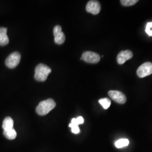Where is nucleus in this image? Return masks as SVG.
Masks as SVG:
<instances>
[{"instance_id":"1","label":"nucleus","mask_w":152,"mask_h":152,"mask_svg":"<svg viewBox=\"0 0 152 152\" xmlns=\"http://www.w3.org/2000/svg\"><path fill=\"white\" fill-rule=\"evenodd\" d=\"M56 103L52 99H48L41 102L36 108V112L39 115H45L54 108Z\"/></svg>"},{"instance_id":"2","label":"nucleus","mask_w":152,"mask_h":152,"mask_svg":"<svg viewBox=\"0 0 152 152\" xmlns=\"http://www.w3.org/2000/svg\"><path fill=\"white\" fill-rule=\"evenodd\" d=\"M51 72V69L48 66L39 64L36 67L34 78L38 81H45Z\"/></svg>"},{"instance_id":"3","label":"nucleus","mask_w":152,"mask_h":152,"mask_svg":"<svg viewBox=\"0 0 152 152\" xmlns=\"http://www.w3.org/2000/svg\"><path fill=\"white\" fill-rule=\"evenodd\" d=\"M21 55L19 52H14L9 55L5 60L6 65L9 68H14L19 64Z\"/></svg>"},{"instance_id":"4","label":"nucleus","mask_w":152,"mask_h":152,"mask_svg":"<svg viewBox=\"0 0 152 152\" xmlns=\"http://www.w3.org/2000/svg\"><path fill=\"white\" fill-rule=\"evenodd\" d=\"M152 74V63L145 62L141 64L137 70V75L140 78H144Z\"/></svg>"},{"instance_id":"5","label":"nucleus","mask_w":152,"mask_h":152,"mask_svg":"<svg viewBox=\"0 0 152 152\" xmlns=\"http://www.w3.org/2000/svg\"><path fill=\"white\" fill-rule=\"evenodd\" d=\"M82 60L88 63H97L100 60V55L92 51H86L82 55Z\"/></svg>"},{"instance_id":"6","label":"nucleus","mask_w":152,"mask_h":152,"mask_svg":"<svg viewBox=\"0 0 152 152\" xmlns=\"http://www.w3.org/2000/svg\"><path fill=\"white\" fill-rule=\"evenodd\" d=\"M108 95L109 97L116 103L122 104L126 102L127 99L125 94L119 91L110 90L108 92Z\"/></svg>"},{"instance_id":"7","label":"nucleus","mask_w":152,"mask_h":152,"mask_svg":"<svg viewBox=\"0 0 152 152\" xmlns=\"http://www.w3.org/2000/svg\"><path fill=\"white\" fill-rule=\"evenodd\" d=\"M54 35L55 42L58 45L63 44L65 40V37L64 33L62 32V28L60 26H56L53 29Z\"/></svg>"},{"instance_id":"8","label":"nucleus","mask_w":152,"mask_h":152,"mask_svg":"<svg viewBox=\"0 0 152 152\" xmlns=\"http://www.w3.org/2000/svg\"><path fill=\"white\" fill-rule=\"evenodd\" d=\"M86 9L88 12L96 15L101 10V5L98 1H90L87 4Z\"/></svg>"},{"instance_id":"9","label":"nucleus","mask_w":152,"mask_h":152,"mask_svg":"<svg viewBox=\"0 0 152 152\" xmlns=\"http://www.w3.org/2000/svg\"><path fill=\"white\" fill-rule=\"evenodd\" d=\"M133 56V53L130 50L121 51L117 55V60L119 64H123L127 60L131 59Z\"/></svg>"},{"instance_id":"10","label":"nucleus","mask_w":152,"mask_h":152,"mask_svg":"<svg viewBox=\"0 0 152 152\" xmlns=\"http://www.w3.org/2000/svg\"><path fill=\"white\" fill-rule=\"evenodd\" d=\"M7 31V29L6 28L0 27V46H4L9 42Z\"/></svg>"},{"instance_id":"11","label":"nucleus","mask_w":152,"mask_h":152,"mask_svg":"<svg viewBox=\"0 0 152 152\" xmlns=\"http://www.w3.org/2000/svg\"><path fill=\"white\" fill-rule=\"evenodd\" d=\"M14 121L10 117H7L4 120L2 124V128L4 130H10L13 129Z\"/></svg>"},{"instance_id":"12","label":"nucleus","mask_w":152,"mask_h":152,"mask_svg":"<svg viewBox=\"0 0 152 152\" xmlns=\"http://www.w3.org/2000/svg\"><path fill=\"white\" fill-rule=\"evenodd\" d=\"M4 135L5 137L9 140H14L17 136L16 131L14 130V128L10 130L4 131Z\"/></svg>"},{"instance_id":"13","label":"nucleus","mask_w":152,"mask_h":152,"mask_svg":"<svg viewBox=\"0 0 152 152\" xmlns=\"http://www.w3.org/2000/svg\"><path fill=\"white\" fill-rule=\"evenodd\" d=\"M129 144V140L127 139H121L115 141V146L117 148L127 147Z\"/></svg>"},{"instance_id":"14","label":"nucleus","mask_w":152,"mask_h":152,"mask_svg":"<svg viewBox=\"0 0 152 152\" xmlns=\"http://www.w3.org/2000/svg\"><path fill=\"white\" fill-rule=\"evenodd\" d=\"M99 102L102 105L103 108L105 109H108L109 107L110 106V104H111V102L108 98H106L101 99L99 100Z\"/></svg>"},{"instance_id":"15","label":"nucleus","mask_w":152,"mask_h":152,"mask_svg":"<svg viewBox=\"0 0 152 152\" xmlns=\"http://www.w3.org/2000/svg\"><path fill=\"white\" fill-rule=\"evenodd\" d=\"M137 2H138L137 0H121V4L125 6L134 5Z\"/></svg>"},{"instance_id":"16","label":"nucleus","mask_w":152,"mask_h":152,"mask_svg":"<svg viewBox=\"0 0 152 152\" xmlns=\"http://www.w3.org/2000/svg\"><path fill=\"white\" fill-rule=\"evenodd\" d=\"M69 126L71 127V130H72V132L73 133V134H78L80 132V129L78 127V126L76 125H73L72 124H70L69 125Z\"/></svg>"},{"instance_id":"17","label":"nucleus","mask_w":152,"mask_h":152,"mask_svg":"<svg viewBox=\"0 0 152 152\" xmlns=\"http://www.w3.org/2000/svg\"><path fill=\"white\" fill-rule=\"evenodd\" d=\"M145 31L149 36H152V22L147 23Z\"/></svg>"},{"instance_id":"18","label":"nucleus","mask_w":152,"mask_h":152,"mask_svg":"<svg viewBox=\"0 0 152 152\" xmlns=\"http://www.w3.org/2000/svg\"><path fill=\"white\" fill-rule=\"evenodd\" d=\"M76 120H77V121L78 125L82 124L84 123V119H83V118L82 117H81V116H80V117H77V118H76Z\"/></svg>"}]
</instances>
